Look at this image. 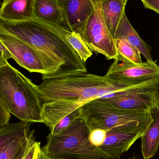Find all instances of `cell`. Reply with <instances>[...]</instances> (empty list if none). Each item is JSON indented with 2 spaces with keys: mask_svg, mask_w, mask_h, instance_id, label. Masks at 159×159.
Here are the masks:
<instances>
[{
  "mask_svg": "<svg viewBox=\"0 0 159 159\" xmlns=\"http://www.w3.org/2000/svg\"><path fill=\"white\" fill-rule=\"evenodd\" d=\"M0 34L19 38L37 52L44 69L43 80L87 73L86 63L60 32L57 25L36 18L18 21L0 20Z\"/></svg>",
  "mask_w": 159,
  "mask_h": 159,
  "instance_id": "1",
  "label": "cell"
},
{
  "mask_svg": "<svg viewBox=\"0 0 159 159\" xmlns=\"http://www.w3.org/2000/svg\"><path fill=\"white\" fill-rule=\"evenodd\" d=\"M0 101L21 120L43 123V102L38 85L11 66L0 61Z\"/></svg>",
  "mask_w": 159,
  "mask_h": 159,
  "instance_id": "2",
  "label": "cell"
},
{
  "mask_svg": "<svg viewBox=\"0 0 159 159\" xmlns=\"http://www.w3.org/2000/svg\"><path fill=\"white\" fill-rule=\"evenodd\" d=\"M112 84L105 76L87 73L57 79L44 80L38 85L43 103L60 100L84 103L107 95Z\"/></svg>",
  "mask_w": 159,
  "mask_h": 159,
  "instance_id": "3",
  "label": "cell"
},
{
  "mask_svg": "<svg viewBox=\"0 0 159 159\" xmlns=\"http://www.w3.org/2000/svg\"><path fill=\"white\" fill-rule=\"evenodd\" d=\"M90 132L81 116L61 133L48 135L43 149L54 159H118L91 145L88 139Z\"/></svg>",
  "mask_w": 159,
  "mask_h": 159,
  "instance_id": "4",
  "label": "cell"
},
{
  "mask_svg": "<svg viewBox=\"0 0 159 159\" xmlns=\"http://www.w3.org/2000/svg\"><path fill=\"white\" fill-rule=\"evenodd\" d=\"M81 117L90 130L106 131L133 127L149 128L153 119L149 110L120 108L101 98L91 100L80 107Z\"/></svg>",
  "mask_w": 159,
  "mask_h": 159,
  "instance_id": "5",
  "label": "cell"
},
{
  "mask_svg": "<svg viewBox=\"0 0 159 159\" xmlns=\"http://www.w3.org/2000/svg\"><path fill=\"white\" fill-rule=\"evenodd\" d=\"M102 1L94 0V9L82 37L91 51L103 55L107 60H115L119 56L116 41L105 23L102 10Z\"/></svg>",
  "mask_w": 159,
  "mask_h": 159,
  "instance_id": "6",
  "label": "cell"
},
{
  "mask_svg": "<svg viewBox=\"0 0 159 159\" xmlns=\"http://www.w3.org/2000/svg\"><path fill=\"white\" fill-rule=\"evenodd\" d=\"M105 76L130 85H138L159 77V66L157 61L135 63L118 56Z\"/></svg>",
  "mask_w": 159,
  "mask_h": 159,
  "instance_id": "7",
  "label": "cell"
},
{
  "mask_svg": "<svg viewBox=\"0 0 159 159\" xmlns=\"http://www.w3.org/2000/svg\"><path fill=\"white\" fill-rule=\"evenodd\" d=\"M99 98L120 108L150 110L159 102V89L144 91L139 85Z\"/></svg>",
  "mask_w": 159,
  "mask_h": 159,
  "instance_id": "8",
  "label": "cell"
},
{
  "mask_svg": "<svg viewBox=\"0 0 159 159\" xmlns=\"http://www.w3.org/2000/svg\"><path fill=\"white\" fill-rule=\"evenodd\" d=\"M0 42L8 49L13 59L30 73L45 75L41 58L37 52L28 44L17 37L6 34H0Z\"/></svg>",
  "mask_w": 159,
  "mask_h": 159,
  "instance_id": "9",
  "label": "cell"
},
{
  "mask_svg": "<svg viewBox=\"0 0 159 159\" xmlns=\"http://www.w3.org/2000/svg\"><path fill=\"white\" fill-rule=\"evenodd\" d=\"M148 128L133 127L107 131L103 144L100 148L109 156L120 159L122 154L127 152L138 139L146 132Z\"/></svg>",
  "mask_w": 159,
  "mask_h": 159,
  "instance_id": "10",
  "label": "cell"
},
{
  "mask_svg": "<svg viewBox=\"0 0 159 159\" xmlns=\"http://www.w3.org/2000/svg\"><path fill=\"white\" fill-rule=\"evenodd\" d=\"M64 14V27L83 36L94 9V0H60Z\"/></svg>",
  "mask_w": 159,
  "mask_h": 159,
  "instance_id": "11",
  "label": "cell"
},
{
  "mask_svg": "<svg viewBox=\"0 0 159 159\" xmlns=\"http://www.w3.org/2000/svg\"><path fill=\"white\" fill-rule=\"evenodd\" d=\"M84 104L79 101L68 100L43 103L41 114L43 123H44L51 131L62 119Z\"/></svg>",
  "mask_w": 159,
  "mask_h": 159,
  "instance_id": "12",
  "label": "cell"
},
{
  "mask_svg": "<svg viewBox=\"0 0 159 159\" xmlns=\"http://www.w3.org/2000/svg\"><path fill=\"white\" fill-rule=\"evenodd\" d=\"M35 0H2L0 20L18 21L35 19Z\"/></svg>",
  "mask_w": 159,
  "mask_h": 159,
  "instance_id": "13",
  "label": "cell"
},
{
  "mask_svg": "<svg viewBox=\"0 0 159 159\" xmlns=\"http://www.w3.org/2000/svg\"><path fill=\"white\" fill-rule=\"evenodd\" d=\"M35 18L53 25H64L63 8L60 0H35Z\"/></svg>",
  "mask_w": 159,
  "mask_h": 159,
  "instance_id": "14",
  "label": "cell"
},
{
  "mask_svg": "<svg viewBox=\"0 0 159 159\" xmlns=\"http://www.w3.org/2000/svg\"><path fill=\"white\" fill-rule=\"evenodd\" d=\"M153 120L141 137V148L144 159H150L159 148V102L150 109Z\"/></svg>",
  "mask_w": 159,
  "mask_h": 159,
  "instance_id": "15",
  "label": "cell"
},
{
  "mask_svg": "<svg viewBox=\"0 0 159 159\" xmlns=\"http://www.w3.org/2000/svg\"><path fill=\"white\" fill-rule=\"evenodd\" d=\"M129 0H102V10L105 23L111 34L116 40L119 26L126 14Z\"/></svg>",
  "mask_w": 159,
  "mask_h": 159,
  "instance_id": "16",
  "label": "cell"
},
{
  "mask_svg": "<svg viewBox=\"0 0 159 159\" xmlns=\"http://www.w3.org/2000/svg\"><path fill=\"white\" fill-rule=\"evenodd\" d=\"M117 38L125 39L139 49L147 61H154L151 56V47L139 36L138 33L131 24L126 14L124 15L118 28L116 39Z\"/></svg>",
  "mask_w": 159,
  "mask_h": 159,
  "instance_id": "17",
  "label": "cell"
},
{
  "mask_svg": "<svg viewBox=\"0 0 159 159\" xmlns=\"http://www.w3.org/2000/svg\"><path fill=\"white\" fill-rule=\"evenodd\" d=\"M61 34L72 47L78 56L86 63L88 59L92 56V52L79 34L71 31L66 27L57 25Z\"/></svg>",
  "mask_w": 159,
  "mask_h": 159,
  "instance_id": "18",
  "label": "cell"
},
{
  "mask_svg": "<svg viewBox=\"0 0 159 159\" xmlns=\"http://www.w3.org/2000/svg\"><path fill=\"white\" fill-rule=\"evenodd\" d=\"M116 41L119 56L133 63L143 62L139 49L123 38H117Z\"/></svg>",
  "mask_w": 159,
  "mask_h": 159,
  "instance_id": "19",
  "label": "cell"
},
{
  "mask_svg": "<svg viewBox=\"0 0 159 159\" xmlns=\"http://www.w3.org/2000/svg\"><path fill=\"white\" fill-rule=\"evenodd\" d=\"M81 116V109L79 107L62 119L50 131L49 135H56L65 131L72 122Z\"/></svg>",
  "mask_w": 159,
  "mask_h": 159,
  "instance_id": "20",
  "label": "cell"
},
{
  "mask_svg": "<svg viewBox=\"0 0 159 159\" xmlns=\"http://www.w3.org/2000/svg\"><path fill=\"white\" fill-rule=\"evenodd\" d=\"M35 133V130H32L29 139L21 148L16 153L10 155L7 159H25L32 147L36 142Z\"/></svg>",
  "mask_w": 159,
  "mask_h": 159,
  "instance_id": "21",
  "label": "cell"
},
{
  "mask_svg": "<svg viewBox=\"0 0 159 159\" xmlns=\"http://www.w3.org/2000/svg\"><path fill=\"white\" fill-rule=\"evenodd\" d=\"M107 135V131L102 129L91 130L89 134V141L91 145L100 148L104 143Z\"/></svg>",
  "mask_w": 159,
  "mask_h": 159,
  "instance_id": "22",
  "label": "cell"
},
{
  "mask_svg": "<svg viewBox=\"0 0 159 159\" xmlns=\"http://www.w3.org/2000/svg\"><path fill=\"white\" fill-rule=\"evenodd\" d=\"M11 113L5 105L0 101V129L9 124Z\"/></svg>",
  "mask_w": 159,
  "mask_h": 159,
  "instance_id": "23",
  "label": "cell"
},
{
  "mask_svg": "<svg viewBox=\"0 0 159 159\" xmlns=\"http://www.w3.org/2000/svg\"><path fill=\"white\" fill-rule=\"evenodd\" d=\"M144 7L159 14V0H141Z\"/></svg>",
  "mask_w": 159,
  "mask_h": 159,
  "instance_id": "24",
  "label": "cell"
},
{
  "mask_svg": "<svg viewBox=\"0 0 159 159\" xmlns=\"http://www.w3.org/2000/svg\"><path fill=\"white\" fill-rule=\"evenodd\" d=\"M41 148V143L36 142L34 144L25 159H36L38 151Z\"/></svg>",
  "mask_w": 159,
  "mask_h": 159,
  "instance_id": "25",
  "label": "cell"
},
{
  "mask_svg": "<svg viewBox=\"0 0 159 159\" xmlns=\"http://www.w3.org/2000/svg\"><path fill=\"white\" fill-rule=\"evenodd\" d=\"M0 61L7 60L13 58L11 53L9 52L8 49L5 46L0 42Z\"/></svg>",
  "mask_w": 159,
  "mask_h": 159,
  "instance_id": "26",
  "label": "cell"
},
{
  "mask_svg": "<svg viewBox=\"0 0 159 159\" xmlns=\"http://www.w3.org/2000/svg\"><path fill=\"white\" fill-rule=\"evenodd\" d=\"M36 159H54L49 156L43 148H40L38 151Z\"/></svg>",
  "mask_w": 159,
  "mask_h": 159,
  "instance_id": "27",
  "label": "cell"
},
{
  "mask_svg": "<svg viewBox=\"0 0 159 159\" xmlns=\"http://www.w3.org/2000/svg\"><path fill=\"white\" fill-rule=\"evenodd\" d=\"M136 159L134 158H129V159Z\"/></svg>",
  "mask_w": 159,
  "mask_h": 159,
  "instance_id": "28",
  "label": "cell"
}]
</instances>
